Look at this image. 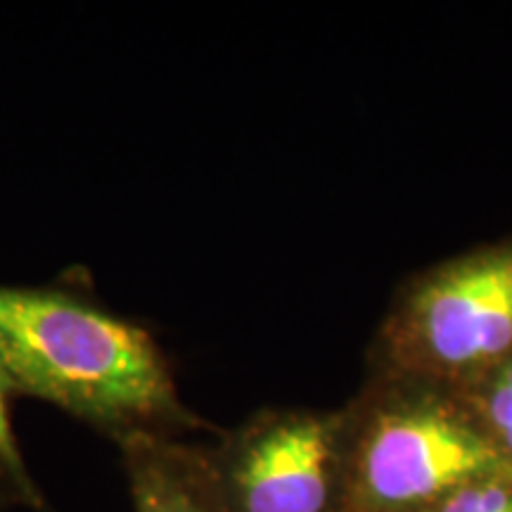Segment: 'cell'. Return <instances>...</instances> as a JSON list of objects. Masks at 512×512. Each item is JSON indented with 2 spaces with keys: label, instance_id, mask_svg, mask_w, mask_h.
Here are the masks:
<instances>
[{
  "label": "cell",
  "instance_id": "8992f818",
  "mask_svg": "<svg viewBox=\"0 0 512 512\" xmlns=\"http://www.w3.org/2000/svg\"><path fill=\"white\" fill-rule=\"evenodd\" d=\"M501 463L512 470V354L458 389Z\"/></svg>",
  "mask_w": 512,
  "mask_h": 512
},
{
  "label": "cell",
  "instance_id": "6da1fadb",
  "mask_svg": "<svg viewBox=\"0 0 512 512\" xmlns=\"http://www.w3.org/2000/svg\"><path fill=\"white\" fill-rule=\"evenodd\" d=\"M0 377L114 441L204 427L150 332L55 287L0 285Z\"/></svg>",
  "mask_w": 512,
  "mask_h": 512
},
{
  "label": "cell",
  "instance_id": "277c9868",
  "mask_svg": "<svg viewBox=\"0 0 512 512\" xmlns=\"http://www.w3.org/2000/svg\"><path fill=\"white\" fill-rule=\"evenodd\" d=\"M223 512H337L344 406L264 408L209 446Z\"/></svg>",
  "mask_w": 512,
  "mask_h": 512
},
{
  "label": "cell",
  "instance_id": "ba28073f",
  "mask_svg": "<svg viewBox=\"0 0 512 512\" xmlns=\"http://www.w3.org/2000/svg\"><path fill=\"white\" fill-rule=\"evenodd\" d=\"M427 512H512V470L503 465L470 479Z\"/></svg>",
  "mask_w": 512,
  "mask_h": 512
},
{
  "label": "cell",
  "instance_id": "3957f363",
  "mask_svg": "<svg viewBox=\"0 0 512 512\" xmlns=\"http://www.w3.org/2000/svg\"><path fill=\"white\" fill-rule=\"evenodd\" d=\"M512 354V235L439 261L396 292L368 373L460 389Z\"/></svg>",
  "mask_w": 512,
  "mask_h": 512
},
{
  "label": "cell",
  "instance_id": "7a4b0ae2",
  "mask_svg": "<svg viewBox=\"0 0 512 512\" xmlns=\"http://www.w3.org/2000/svg\"><path fill=\"white\" fill-rule=\"evenodd\" d=\"M498 467L501 458L458 389L368 373L344 403L337 512H427Z\"/></svg>",
  "mask_w": 512,
  "mask_h": 512
},
{
  "label": "cell",
  "instance_id": "5b68a950",
  "mask_svg": "<svg viewBox=\"0 0 512 512\" xmlns=\"http://www.w3.org/2000/svg\"><path fill=\"white\" fill-rule=\"evenodd\" d=\"M136 512H223L209 446L164 434L117 441Z\"/></svg>",
  "mask_w": 512,
  "mask_h": 512
},
{
  "label": "cell",
  "instance_id": "52a82bcc",
  "mask_svg": "<svg viewBox=\"0 0 512 512\" xmlns=\"http://www.w3.org/2000/svg\"><path fill=\"white\" fill-rule=\"evenodd\" d=\"M10 389L0 377V505L43 508V496L34 477L29 475L15 430L10 422Z\"/></svg>",
  "mask_w": 512,
  "mask_h": 512
}]
</instances>
